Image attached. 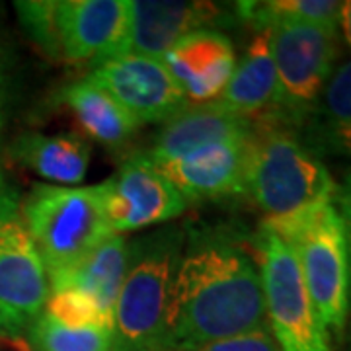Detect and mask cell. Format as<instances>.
I'll return each mask as SVG.
<instances>
[{
	"label": "cell",
	"instance_id": "1",
	"mask_svg": "<svg viewBox=\"0 0 351 351\" xmlns=\"http://www.w3.org/2000/svg\"><path fill=\"white\" fill-rule=\"evenodd\" d=\"M160 351H195L265 326L260 267L226 228L186 230Z\"/></svg>",
	"mask_w": 351,
	"mask_h": 351
},
{
	"label": "cell",
	"instance_id": "2",
	"mask_svg": "<svg viewBox=\"0 0 351 351\" xmlns=\"http://www.w3.org/2000/svg\"><path fill=\"white\" fill-rule=\"evenodd\" d=\"M336 189L326 164L304 143L299 127L277 112L252 119L246 195L267 219L332 203Z\"/></svg>",
	"mask_w": 351,
	"mask_h": 351
},
{
	"label": "cell",
	"instance_id": "3",
	"mask_svg": "<svg viewBox=\"0 0 351 351\" xmlns=\"http://www.w3.org/2000/svg\"><path fill=\"white\" fill-rule=\"evenodd\" d=\"M186 228L160 226L127 242V269L113 306V351H160Z\"/></svg>",
	"mask_w": 351,
	"mask_h": 351
},
{
	"label": "cell",
	"instance_id": "4",
	"mask_svg": "<svg viewBox=\"0 0 351 351\" xmlns=\"http://www.w3.org/2000/svg\"><path fill=\"white\" fill-rule=\"evenodd\" d=\"M262 225L291 246L301 265L302 279L328 334L341 336L350 304V260L338 209L318 203L297 213L265 219Z\"/></svg>",
	"mask_w": 351,
	"mask_h": 351
},
{
	"label": "cell",
	"instance_id": "5",
	"mask_svg": "<svg viewBox=\"0 0 351 351\" xmlns=\"http://www.w3.org/2000/svg\"><path fill=\"white\" fill-rule=\"evenodd\" d=\"M20 211L47 276L82 260L113 234L98 184L86 188L36 184L20 203Z\"/></svg>",
	"mask_w": 351,
	"mask_h": 351
},
{
	"label": "cell",
	"instance_id": "6",
	"mask_svg": "<svg viewBox=\"0 0 351 351\" xmlns=\"http://www.w3.org/2000/svg\"><path fill=\"white\" fill-rule=\"evenodd\" d=\"M265 316L279 351H332L291 246L262 225L254 237Z\"/></svg>",
	"mask_w": 351,
	"mask_h": 351
},
{
	"label": "cell",
	"instance_id": "7",
	"mask_svg": "<svg viewBox=\"0 0 351 351\" xmlns=\"http://www.w3.org/2000/svg\"><path fill=\"white\" fill-rule=\"evenodd\" d=\"M20 195L0 168V336L25 338L49 301V279L20 211Z\"/></svg>",
	"mask_w": 351,
	"mask_h": 351
},
{
	"label": "cell",
	"instance_id": "8",
	"mask_svg": "<svg viewBox=\"0 0 351 351\" xmlns=\"http://www.w3.org/2000/svg\"><path fill=\"white\" fill-rule=\"evenodd\" d=\"M277 71V104L271 112L301 129L339 57L338 29L279 20L269 27Z\"/></svg>",
	"mask_w": 351,
	"mask_h": 351
},
{
	"label": "cell",
	"instance_id": "9",
	"mask_svg": "<svg viewBox=\"0 0 351 351\" xmlns=\"http://www.w3.org/2000/svg\"><path fill=\"white\" fill-rule=\"evenodd\" d=\"M98 186L113 234L170 223L188 209V201L147 152L129 154L119 170Z\"/></svg>",
	"mask_w": 351,
	"mask_h": 351
},
{
	"label": "cell",
	"instance_id": "10",
	"mask_svg": "<svg viewBox=\"0 0 351 351\" xmlns=\"http://www.w3.org/2000/svg\"><path fill=\"white\" fill-rule=\"evenodd\" d=\"M143 123H166L189 106L160 59L119 55L92 64L84 76Z\"/></svg>",
	"mask_w": 351,
	"mask_h": 351
},
{
	"label": "cell",
	"instance_id": "11",
	"mask_svg": "<svg viewBox=\"0 0 351 351\" xmlns=\"http://www.w3.org/2000/svg\"><path fill=\"white\" fill-rule=\"evenodd\" d=\"M234 4L219 2H174V0H131L127 2L123 38L112 57L141 55L160 59L174 43L201 29H217L234 22ZM239 20V18H237ZM110 57V59H112Z\"/></svg>",
	"mask_w": 351,
	"mask_h": 351
},
{
	"label": "cell",
	"instance_id": "12",
	"mask_svg": "<svg viewBox=\"0 0 351 351\" xmlns=\"http://www.w3.org/2000/svg\"><path fill=\"white\" fill-rule=\"evenodd\" d=\"M248 137L205 147L176 160L154 162V166L174 184L188 205L240 197L246 195Z\"/></svg>",
	"mask_w": 351,
	"mask_h": 351
},
{
	"label": "cell",
	"instance_id": "13",
	"mask_svg": "<svg viewBox=\"0 0 351 351\" xmlns=\"http://www.w3.org/2000/svg\"><path fill=\"white\" fill-rule=\"evenodd\" d=\"M61 61L98 64L112 57L123 38L127 0H57Z\"/></svg>",
	"mask_w": 351,
	"mask_h": 351
},
{
	"label": "cell",
	"instance_id": "14",
	"mask_svg": "<svg viewBox=\"0 0 351 351\" xmlns=\"http://www.w3.org/2000/svg\"><path fill=\"white\" fill-rule=\"evenodd\" d=\"M162 63L189 101L209 104L221 96L230 80L237 53L223 32L201 29L174 43Z\"/></svg>",
	"mask_w": 351,
	"mask_h": 351
},
{
	"label": "cell",
	"instance_id": "15",
	"mask_svg": "<svg viewBox=\"0 0 351 351\" xmlns=\"http://www.w3.org/2000/svg\"><path fill=\"white\" fill-rule=\"evenodd\" d=\"M250 131L248 117L228 112L217 101L195 104L162 123L147 154L152 162L176 160L205 147L246 138Z\"/></svg>",
	"mask_w": 351,
	"mask_h": 351
},
{
	"label": "cell",
	"instance_id": "16",
	"mask_svg": "<svg viewBox=\"0 0 351 351\" xmlns=\"http://www.w3.org/2000/svg\"><path fill=\"white\" fill-rule=\"evenodd\" d=\"M127 269V240L110 234L82 260L47 276L49 291H76L90 297L113 318V306Z\"/></svg>",
	"mask_w": 351,
	"mask_h": 351
},
{
	"label": "cell",
	"instance_id": "17",
	"mask_svg": "<svg viewBox=\"0 0 351 351\" xmlns=\"http://www.w3.org/2000/svg\"><path fill=\"white\" fill-rule=\"evenodd\" d=\"M8 156L43 180L75 186L86 178L92 149L86 138L75 133L25 131L12 138Z\"/></svg>",
	"mask_w": 351,
	"mask_h": 351
},
{
	"label": "cell",
	"instance_id": "18",
	"mask_svg": "<svg viewBox=\"0 0 351 351\" xmlns=\"http://www.w3.org/2000/svg\"><path fill=\"white\" fill-rule=\"evenodd\" d=\"M217 104L242 117H260L277 104V71L271 55L269 29L256 32L248 49L234 66Z\"/></svg>",
	"mask_w": 351,
	"mask_h": 351
},
{
	"label": "cell",
	"instance_id": "19",
	"mask_svg": "<svg viewBox=\"0 0 351 351\" xmlns=\"http://www.w3.org/2000/svg\"><path fill=\"white\" fill-rule=\"evenodd\" d=\"M61 101L73 112L88 137L98 141L108 151H125L137 137L141 125L135 117L86 78L63 88Z\"/></svg>",
	"mask_w": 351,
	"mask_h": 351
},
{
	"label": "cell",
	"instance_id": "20",
	"mask_svg": "<svg viewBox=\"0 0 351 351\" xmlns=\"http://www.w3.org/2000/svg\"><path fill=\"white\" fill-rule=\"evenodd\" d=\"M299 131L316 154L351 158V59L334 69L311 115Z\"/></svg>",
	"mask_w": 351,
	"mask_h": 351
},
{
	"label": "cell",
	"instance_id": "21",
	"mask_svg": "<svg viewBox=\"0 0 351 351\" xmlns=\"http://www.w3.org/2000/svg\"><path fill=\"white\" fill-rule=\"evenodd\" d=\"M34 351H113L112 330L101 326L73 328L41 313L25 334Z\"/></svg>",
	"mask_w": 351,
	"mask_h": 351
},
{
	"label": "cell",
	"instance_id": "22",
	"mask_svg": "<svg viewBox=\"0 0 351 351\" xmlns=\"http://www.w3.org/2000/svg\"><path fill=\"white\" fill-rule=\"evenodd\" d=\"M18 20L39 51L53 63L61 61L59 34H57V0H20L14 2Z\"/></svg>",
	"mask_w": 351,
	"mask_h": 351
},
{
	"label": "cell",
	"instance_id": "23",
	"mask_svg": "<svg viewBox=\"0 0 351 351\" xmlns=\"http://www.w3.org/2000/svg\"><path fill=\"white\" fill-rule=\"evenodd\" d=\"M43 313H47L64 326H101L108 330L113 326L112 316L104 313L90 297L76 291H51Z\"/></svg>",
	"mask_w": 351,
	"mask_h": 351
},
{
	"label": "cell",
	"instance_id": "24",
	"mask_svg": "<svg viewBox=\"0 0 351 351\" xmlns=\"http://www.w3.org/2000/svg\"><path fill=\"white\" fill-rule=\"evenodd\" d=\"M195 351H279L276 339L271 336L267 324L254 332L242 334L237 338L221 339V341H213L207 343L199 350Z\"/></svg>",
	"mask_w": 351,
	"mask_h": 351
},
{
	"label": "cell",
	"instance_id": "25",
	"mask_svg": "<svg viewBox=\"0 0 351 351\" xmlns=\"http://www.w3.org/2000/svg\"><path fill=\"white\" fill-rule=\"evenodd\" d=\"M336 201H338V215L341 226H343V237L348 246V260H350V281H351V172L346 174L341 186L336 189ZM350 304H351V289H350Z\"/></svg>",
	"mask_w": 351,
	"mask_h": 351
},
{
	"label": "cell",
	"instance_id": "26",
	"mask_svg": "<svg viewBox=\"0 0 351 351\" xmlns=\"http://www.w3.org/2000/svg\"><path fill=\"white\" fill-rule=\"evenodd\" d=\"M339 25L343 29L346 41L350 43L351 47V0L341 2V10H339Z\"/></svg>",
	"mask_w": 351,
	"mask_h": 351
},
{
	"label": "cell",
	"instance_id": "27",
	"mask_svg": "<svg viewBox=\"0 0 351 351\" xmlns=\"http://www.w3.org/2000/svg\"><path fill=\"white\" fill-rule=\"evenodd\" d=\"M0 92L8 94V53L0 39Z\"/></svg>",
	"mask_w": 351,
	"mask_h": 351
},
{
	"label": "cell",
	"instance_id": "28",
	"mask_svg": "<svg viewBox=\"0 0 351 351\" xmlns=\"http://www.w3.org/2000/svg\"><path fill=\"white\" fill-rule=\"evenodd\" d=\"M6 106H8V94L0 92V137H2L4 125H6Z\"/></svg>",
	"mask_w": 351,
	"mask_h": 351
},
{
	"label": "cell",
	"instance_id": "29",
	"mask_svg": "<svg viewBox=\"0 0 351 351\" xmlns=\"http://www.w3.org/2000/svg\"><path fill=\"white\" fill-rule=\"evenodd\" d=\"M350 348H351V330H350Z\"/></svg>",
	"mask_w": 351,
	"mask_h": 351
}]
</instances>
